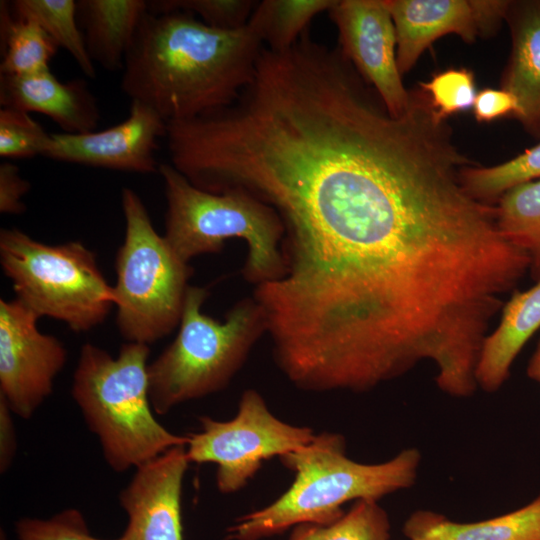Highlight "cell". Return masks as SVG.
<instances>
[{
  "label": "cell",
  "mask_w": 540,
  "mask_h": 540,
  "mask_svg": "<svg viewBox=\"0 0 540 540\" xmlns=\"http://www.w3.org/2000/svg\"><path fill=\"white\" fill-rule=\"evenodd\" d=\"M263 44L247 25L221 30L189 12L146 13L125 57L121 89L167 123L232 105L252 82Z\"/></svg>",
  "instance_id": "obj_1"
},
{
  "label": "cell",
  "mask_w": 540,
  "mask_h": 540,
  "mask_svg": "<svg viewBox=\"0 0 540 540\" xmlns=\"http://www.w3.org/2000/svg\"><path fill=\"white\" fill-rule=\"evenodd\" d=\"M280 461L294 473L290 487L271 504L239 518L227 529L226 540H261L300 524H332L349 501H378L412 487L421 453L405 448L387 461L361 463L346 455L341 434L324 431Z\"/></svg>",
  "instance_id": "obj_2"
},
{
  "label": "cell",
  "mask_w": 540,
  "mask_h": 540,
  "mask_svg": "<svg viewBox=\"0 0 540 540\" xmlns=\"http://www.w3.org/2000/svg\"><path fill=\"white\" fill-rule=\"evenodd\" d=\"M149 353L148 345L127 342L113 357L86 343L73 375V399L115 472L137 469L188 441L187 436L172 433L154 416Z\"/></svg>",
  "instance_id": "obj_3"
},
{
  "label": "cell",
  "mask_w": 540,
  "mask_h": 540,
  "mask_svg": "<svg viewBox=\"0 0 540 540\" xmlns=\"http://www.w3.org/2000/svg\"><path fill=\"white\" fill-rule=\"evenodd\" d=\"M208 295L206 287L189 286L175 339L148 365L150 400L159 415L226 388L267 334L265 313L253 297L219 321L202 312Z\"/></svg>",
  "instance_id": "obj_4"
},
{
  "label": "cell",
  "mask_w": 540,
  "mask_h": 540,
  "mask_svg": "<svg viewBox=\"0 0 540 540\" xmlns=\"http://www.w3.org/2000/svg\"><path fill=\"white\" fill-rule=\"evenodd\" d=\"M166 198L165 233L169 246L186 263L222 251L225 242L248 246L243 278L254 285L280 279L284 228L277 213L243 190L212 193L194 186L170 163H160Z\"/></svg>",
  "instance_id": "obj_5"
},
{
  "label": "cell",
  "mask_w": 540,
  "mask_h": 540,
  "mask_svg": "<svg viewBox=\"0 0 540 540\" xmlns=\"http://www.w3.org/2000/svg\"><path fill=\"white\" fill-rule=\"evenodd\" d=\"M125 235L115 259L116 324L127 342L152 344L179 326L193 268L153 227L141 197L121 192Z\"/></svg>",
  "instance_id": "obj_6"
},
{
  "label": "cell",
  "mask_w": 540,
  "mask_h": 540,
  "mask_svg": "<svg viewBox=\"0 0 540 540\" xmlns=\"http://www.w3.org/2000/svg\"><path fill=\"white\" fill-rule=\"evenodd\" d=\"M0 264L16 299L75 332L102 324L115 306L95 254L78 241L50 245L17 228L0 231Z\"/></svg>",
  "instance_id": "obj_7"
},
{
  "label": "cell",
  "mask_w": 540,
  "mask_h": 540,
  "mask_svg": "<svg viewBox=\"0 0 540 540\" xmlns=\"http://www.w3.org/2000/svg\"><path fill=\"white\" fill-rule=\"evenodd\" d=\"M199 422L200 431L187 435L186 456L190 463L217 466L216 485L223 494L241 490L265 460L296 451L316 435L276 417L255 389L242 393L234 418L201 416Z\"/></svg>",
  "instance_id": "obj_8"
},
{
  "label": "cell",
  "mask_w": 540,
  "mask_h": 540,
  "mask_svg": "<svg viewBox=\"0 0 540 540\" xmlns=\"http://www.w3.org/2000/svg\"><path fill=\"white\" fill-rule=\"evenodd\" d=\"M39 317L18 299L0 300V397L29 419L52 393L67 352L38 329Z\"/></svg>",
  "instance_id": "obj_9"
},
{
  "label": "cell",
  "mask_w": 540,
  "mask_h": 540,
  "mask_svg": "<svg viewBox=\"0 0 540 540\" xmlns=\"http://www.w3.org/2000/svg\"><path fill=\"white\" fill-rule=\"evenodd\" d=\"M338 30L339 50L378 94L388 112L401 116L410 91L396 61V33L386 0H335L327 11Z\"/></svg>",
  "instance_id": "obj_10"
},
{
  "label": "cell",
  "mask_w": 540,
  "mask_h": 540,
  "mask_svg": "<svg viewBox=\"0 0 540 540\" xmlns=\"http://www.w3.org/2000/svg\"><path fill=\"white\" fill-rule=\"evenodd\" d=\"M167 122L151 107L132 100L122 122L100 131L80 134L51 133L43 157L122 172L158 173L155 153L166 137Z\"/></svg>",
  "instance_id": "obj_11"
},
{
  "label": "cell",
  "mask_w": 540,
  "mask_h": 540,
  "mask_svg": "<svg viewBox=\"0 0 540 540\" xmlns=\"http://www.w3.org/2000/svg\"><path fill=\"white\" fill-rule=\"evenodd\" d=\"M396 33V61L410 71L436 39L456 34L467 43L490 36L506 17L505 0H386Z\"/></svg>",
  "instance_id": "obj_12"
},
{
  "label": "cell",
  "mask_w": 540,
  "mask_h": 540,
  "mask_svg": "<svg viewBox=\"0 0 540 540\" xmlns=\"http://www.w3.org/2000/svg\"><path fill=\"white\" fill-rule=\"evenodd\" d=\"M189 463L182 445L135 469L119 495L128 515L123 540H182L181 497Z\"/></svg>",
  "instance_id": "obj_13"
},
{
  "label": "cell",
  "mask_w": 540,
  "mask_h": 540,
  "mask_svg": "<svg viewBox=\"0 0 540 540\" xmlns=\"http://www.w3.org/2000/svg\"><path fill=\"white\" fill-rule=\"evenodd\" d=\"M0 105L44 114L64 133L95 131L101 119L85 80L59 81L50 69L29 75H0Z\"/></svg>",
  "instance_id": "obj_14"
},
{
  "label": "cell",
  "mask_w": 540,
  "mask_h": 540,
  "mask_svg": "<svg viewBox=\"0 0 540 540\" xmlns=\"http://www.w3.org/2000/svg\"><path fill=\"white\" fill-rule=\"evenodd\" d=\"M505 19L512 48L501 89L516 98L514 118L540 138V0L510 1Z\"/></svg>",
  "instance_id": "obj_15"
},
{
  "label": "cell",
  "mask_w": 540,
  "mask_h": 540,
  "mask_svg": "<svg viewBox=\"0 0 540 540\" xmlns=\"http://www.w3.org/2000/svg\"><path fill=\"white\" fill-rule=\"evenodd\" d=\"M540 328V280L525 291H513L501 310L496 329L481 347L475 379L477 387L496 392L506 382L524 345Z\"/></svg>",
  "instance_id": "obj_16"
},
{
  "label": "cell",
  "mask_w": 540,
  "mask_h": 540,
  "mask_svg": "<svg viewBox=\"0 0 540 540\" xmlns=\"http://www.w3.org/2000/svg\"><path fill=\"white\" fill-rule=\"evenodd\" d=\"M148 12L145 0H78L76 15L93 63L123 70L128 49Z\"/></svg>",
  "instance_id": "obj_17"
},
{
  "label": "cell",
  "mask_w": 540,
  "mask_h": 540,
  "mask_svg": "<svg viewBox=\"0 0 540 540\" xmlns=\"http://www.w3.org/2000/svg\"><path fill=\"white\" fill-rule=\"evenodd\" d=\"M403 533L410 540H540V494L515 511L471 523L418 510L405 521Z\"/></svg>",
  "instance_id": "obj_18"
},
{
  "label": "cell",
  "mask_w": 540,
  "mask_h": 540,
  "mask_svg": "<svg viewBox=\"0 0 540 540\" xmlns=\"http://www.w3.org/2000/svg\"><path fill=\"white\" fill-rule=\"evenodd\" d=\"M0 75H29L49 68L55 41L35 21L12 14L9 1L0 2Z\"/></svg>",
  "instance_id": "obj_19"
},
{
  "label": "cell",
  "mask_w": 540,
  "mask_h": 540,
  "mask_svg": "<svg viewBox=\"0 0 540 540\" xmlns=\"http://www.w3.org/2000/svg\"><path fill=\"white\" fill-rule=\"evenodd\" d=\"M335 0H262L256 4L248 26L269 50L292 48L309 31L313 18L328 11Z\"/></svg>",
  "instance_id": "obj_20"
},
{
  "label": "cell",
  "mask_w": 540,
  "mask_h": 540,
  "mask_svg": "<svg viewBox=\"0 0 540 540\" xmlns=\"http://www.w3.org/2000/svg\"><path fill=\"white\" fill-rule=\"evenodd\" d=\"M496 209L501 233L529 256L530 276L540 280V179L505 192Z\"/></svg>",
  "instance_id": "obj_21"
},
{
  "label": "cell",
  "mask_w": 540,
  "mask_h": 540,
  "mask_svg": "<svg viewBox=\"0 0 540 540\" xmlns=\"http://www.w3.org/2000/svg\"><path fill=\"white\" fill-rule=\"evenodd\" d=\"M14 16L38 23L75 60L81 71L95 78L94 63L88 55L79 27L74 0H14L9 1Z\"/></svg>",
  "instance_id": "obj_22"
},
{
  "label": "cell",
  "mask_w": 540,
  "mask_h": 540,
  "mask_svg": "<svg viewBox=\"0 0 540 540\" xmlns=\"http://www.w3.org/2000/svg\"><path fill=\"white\" fill-rule=\"evenodd\" d=\"M540 179V143L509 161L483 167L472 164L461 171L466 191L475 199L496 204L511 188Z\"/></svg>",
  "instance_id": "obj_23"
},
{
  "label": "cell",
  "mask_w": 540,
  "mask_h": 540,
  "mask_svg": "<svg viewBox=\"0 0 540 540\" xmlns=\"http://www.w3.org/2000/svg\"><path fill=\"white\" fill-rule=\"evenodd\" d=\"M390 528L389 517L378 501L358 500L332 524L295 526L289 540H389Z\"/></svg>",
  "instance_id": "obj_24"
},
{
  "label": "cell",
  "mask_w": 540,
  "mask_h": 540,
  "mask_svg": "<svg viewBox=\"0 0 540 540\" xmlns=\"http://www.w3.org/2000/svg\"><path fill=\"white\" fill-rule=\"evenodd\" d=\"M148 12L165 14L189 12L204 24L221 29L237 30L247 26L258 3L254 0H152L147 1Z\"/></svg>",
  "instance_id": "obj_25"
},
{
  "label": "cell",
  "mask_w": 540,
  "mask_h": 540,
  "mask_svg": "<svg viewBox=\"0 0 540 540\" xmlns=\"http://www.w3.org/2000/svg\"><path fill=\"white\" fill-rule=\"evenodd\" d=\"M51 140V133L27 112L1 107L0 156L8 159L43 156Z\"/></svg>",
  "instance_id": "obj_26"
},
{
  "label": "cell",
  "mask_w": 540,
  "mask_h": 540,
  "mask_svg": "<svg viewBox=\"0 0 540 540\" xmlns=\"http://www.w3.org/2000/svg\"><path fill=\"white\" fill-rule=\"evenodd\" d=\"M430 97L437 115L446 119L473 108L476 97L474 75L467 68H450L419 84Z\"/></svg>",
  "instance_id": "obj_27"
},
{
  "label": "cell",
  "mask_w": 540,
  "mask_h": 540,
  "mask_svg": "<svg viewBox=\"0 0 540 540\" xmlns=\"http://www.w3.org/2000/svg\"><path fill=\"white\" fill-rule=\"evenodd\" d=\"M16 531L19 540H103L89 533L84 517L76 509L64 510L49 519H21Z\"/></svg>",
  "instance_id": "obj_28"
},
{
  "label": "cell",
  "mask_w": 540,
  "mask_h": 540,
  "mask_svg": "<svg viewBox=\"0 0 540 540\" xmlns=\"http://www.w3.org/2000/svg\"><path fill=\"white\" fill-rule=\"evenodd\" d=\"M30 190V183L19 173V168L9 162L0 164V212L18 215L26 210L22 198Z\"/></svg>",
  "instance_id": "obj_29"
},
{
  "label": "cell",
  "mask_w": 540,
  "mask_h": 540,
  "mask_svg": "<svg viewBox=\"0 0 540 540\" xmlns=\"http://www.w3.org/2000/svg\"><path fill=\"white\" fill-rule=\"evenodd\" d=\"M517 109L516 98L503 89H483L476 94L473 104L474 115L479 122H490L505 116L514 117Z\"/></svg>",
  "instance_id": "obj_30"
},
{
  "label": "cell",
  "mask_w": 540,
  "mask_h": 540,
  "mask_svg": "<svg viewBox=\"0 0 540 540\" xmlns=\"http://www.w3.org/2000/svg\"><path fill=\"white\" fill-rule=\"evenodd\" d=\"M12 411L0 397V470L5 472L12 463L16 450L15 429Z\"/></svg>",
  "instance_id": "obj_31"
},
{
  "label": "cell",
  "mask_w": 540,
  "mask_h": 540,
  "mask_svg": "<svg viewBox=\"0 0 540 540\" xmlns=\"http://www.w3.org/2000/svg\"><path fill=\"white\" fill-rule=\"evenodd\" d=\"M527 375L529 378L540 384V340L528 363Z\"/></svg>",
  "instance_id": "obj_32"
}]
</instances>
